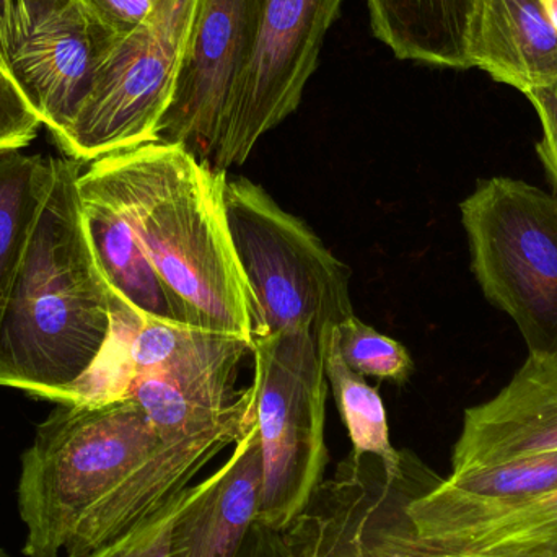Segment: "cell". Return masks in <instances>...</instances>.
I'll list each match as a JSON object with an SVG mask.
<instances>
[{
	"instance_id": "cell-1",
	"label": "cell",
	"mask_w": 557,
	"mask_h": 557,
	"mask_svg": "<svg viewBox=\"0 0 557 557\" xmlns=\"http://www.w3.org/2000/svg\"><path fill=\"white\" fill-rule=\"evenodd\" d=\"M227 182V172L159 140L95 160L78 189L126 219L185 324L253 346L263 324L232 238Z\"/></svg>"
},
{
	"instance_id": "cell-2",
	"label": "cell",
	"mask_w": 557,
	"mask_h": 557,
	"mask_svg": "<svg viewBox=\"0 0 557 557\" xmlns=\"http://www.w3.org/2000/svg\"><path fill=\"white\" fill-rule=\"evenodd\" d=\"M81 163L48 157L45 195L0 301V386L62 405L111 331V292L82 218Z\"/></svg>"
},
{
	"instance_id": "cell-3",
	"label": "cell",
	"mask_w": 557,
	"mask_h": 557,
	"mask_svg": "<svg viewBox=\"0 0 557 557\" xmlns=\"http://www.w3.org/2000/svg\"><path fill=\"white\" fill-rule=\"evenodd\" d=\"M136 399L59 405L23 451V555L59 557L85 520L163 444Z\"/></svg>"
},
{
	"instance_id": "cell-4",
	"label": "cell",
	"mask_w": 557,
	"mask_h": 557,
	"mask_svg": "<svg viewBox=\"0 0 557 557\" xmlns=\"http://www.w3.org/2000/svg\"><path fill=\"white\" fill-rule=\"evenodd\" d=\"M460 212L484 297L516 321L529 352L557 356V196L494 176Z\"/></svg>"
},
{
	"instance_id": "cell-5",
	"label": "cell",
	"mask_w": 557,
	"mask_h": 557,
	"mask_svg": "<svg viewBox=\"0 0 557 557\" xmlns=\"http://www.w3.org/2000/svg\"><path fill=\"white\" fill-rule=\"evenodd\" d=\"M228 224L260 310L263 336L307 331L354 317L350 271L307 222L282 209L257 183L228 180Z\"/></svg>"
},
{
	"instance_id": "cell-6",
	"label": "cell",
	"mask_w": 557,
	"mask_h": 557,
	"mask_svg": "<svg viewBox=\"0 0 557 557\" xmlns=\"http://www.w3.org/2000/svg\"><path fill=\"white\" fill-rule=\"evenodd\" d=\"M251 354L261 445L257 522L284 532L323 481L327 380L318 337L307 331L257 337Z\"/></svg>"
},
{
	"instance_id": "cell-7",
	"label": "cell",
	"mask_w": 557,
	"mask_h": 557,
	"mask_svg": "<svg viewBox=\"0 0 557 557\" xmlns=\"http://www.w3.org/2000/svg\"><path fill=\"white\" fill-rule=\"evenodd\" d=\"M196 7L198 0H163L116 39L74 120L54 137L67 159L82 165L159 143Z\"/></svg>"
},
{
	"instance_id": "cell-8",
	"label": "cell",
	"mask_w": 557,
	"mask_h": 557,
	"mask_svg": "<svg viewBox=\"0 0 557 557\" xmlns=\"http://www.w3.org/2000/svg\"><path fill=\"white\" fill-rule=\"evenodd\" d=\"M343 0H250V42L212 169L244 165L300 104Z\"/></svg>"
},
{
	"instance_id": "cell-9",
	"label": "cell",
	"mask_w": 557,
	"mask_h": 557,
	"mask_svg": "<svg viewBox=\"0 0 557 557\" xmlns=\"http://www.w3.org/2000/svg\"><path fill=\"white\" fill-rule=\"evenodd\" d=\"M117 38L81 0H9L0 16V71L58 137Z\"/></svg>"
},
{
	"instance_id": "cell-10",
	"label": "cell",
	"mask_w": 557,
	"mask_h": 557,
	"mask_svg": "<svg viewBox=\"0 0 557 557\" xmlns=\"http://www.w3.org/2000/svg\"><path fill=\"white\" fill-rule=\"evenodd\" d=\"M250 42V0H198L160 143L212 166Z\"/></svg>"
},
{
	"instance_id": "cell-11",
	"label": "cell",
	"mask_w": 557,
	"mask_h": 557,
	"mask_svg": "<svg viewBox=\"0 0 557 557\" xmlns=\"http://www.w3.org/2000/svg\"><path fill=\"white\" fill-rule=\"evenodd\" d=\"M557 451V356L530 352L506 388L465 411L451 473Z\"/></svg>"
},
{
	"instance_id": "cell-12",
	"label": "cell",
	"mask_w": 557,
	"mask_h": 557,
	"mask_svg": "<svg viewBox=\"0 0 557 557\" xmlns=\"http://www.w3.org/2000/svg\"><path fill=\"white\" fill-rule=\"evenodd\" d=\"M557 490V451L451 473L412 500L416 539L434 540L487 520Z\"/></svg>"
},
{
	"instance_id": "cell-13",
	"label": "cell",
	"mask_w": 557,
	"mask_h": 557,
	"mask_svg": "<svg viewBox=\"0 0 557 557\" xmlns=\"http://www.w3.org/2000/svg\"><path fill=\"white\" fill-rule=\"evenodd\" d=\"M357 555L557 557V490L497 519L434 540L416 539L408 510H398L366 533Z\"/></svg>"
},
{
	"instance_id": "cell-14",
	"label": "cell",
	"mask_w": 557,
	"mask_h": 557,
	"mask_svg": "<svg viewBox=\"0 0 557 557\" xmlns=\"http://www.w3.org/2000/svg\"><path fill=\"white\" fill-rule=\"evenodd\" d=\"M261 445L257 416L205 493L180 517L169 557H237L257 522Z\"/></svg>"
},
{
	"instance_id": "cell-15",
	"label": "cell",
	"mask_w": 557,
	"mask_h": 557,
	"mask_svg": "<svg viewBox=\"0 0 557 557\" xmlns=\"http://www.w3.org/2000/svg\"><path fill=\"white\" fill-rule=\"evenodd\" d=\"M473 67L527 94L557 81V32L543 0H481Z\"/></svg>"
},
{
	"instance_id": "cell-16",
	"label": "cell",
	"mask_w": 557,
	"mask_h": 557,
	"mask_svg": "<svg viewBox=\"0 0 557 557\" xmlns=\"http://www.w3.org/2000/svg\"><path fill=\"white\" fill-rule=\"evenodd\" d=\"M372 29L405 61L470 69L481 0H367Z\"/></svg>"
},
{
	"instance_id": "cell-17",
	"label": "cell",
	"mask_w": 557,
	"mask_h": 557,
	"mask_svg": "<svg viewBox=\"0 0 557 557\" xmlns=\"http://www.w3.org/2000/svg\"><path fill=\"white\" fill-rule=\"evenodd\" d=\"M251 346L238 337L169 323L139 313L129 341L137 375H162L178 382L235 380L238 363Z\"/></svg>"
},
{
	"instance_id": "cell-18",
	"label": "cell",
	"mask_w": 557,
	"mask_h": 557,
	"mask_svg": "<svg viewBox=\"0 0 557 557\" xmlns=\"http://www.w3.org/2000/svg\"><path fill=\"white\" fill-rule=\"evenodd\" d=\"M78 193L85 231L111 290L139 313L185 324L126 219L100 196Z\"/></svg>"
},
{
	"instance_id": "cell-19",
	"label": "cell",
	"mask_w": 557,
	"mask_h": 557,
	"mask_svg": "<svg viewBox=\"0 0 557 557\" xmlns=\"http://www.w3.org/2000/svg\"><path fill=\"white\" fill-rule=\"evenodd\" d=\"M318 346L327 386H331L334 401L352 441V451L376 455L388 463H398L401 451L396 450L389 441L388 419L382 396L362 375L346 366L334 324L321 331Z\"/></svg>"
},
{
	"instance_id": "cell-20",
	"label": "cell",
	"mask_w": 557,
	"mask_h": 557,
	"mask_svg": "<svg viewBox=\"0 0 557 557\" xmlns=\"http://www.w3.org/2000/svg\"><path fill=\"white\" fill-rule=\"evenodd\" d=\"M48 178V157L0 156V301L22 260Z\"/></svg>"
},
{
	"instance_id": "cell-21",
	"label": "cell",
	"mask_w": 557,
	"mask_h": 557,
	"mask_svg": "<svg viewBox=\"0 0 557 557\" xmlns=\"http://www.w3.org/2000/svg\"><path fill=\"white\" fill-rule=\"evenodd\" d=\"M336 331L344 362L363 379L405 383L414 372V362L401 343L379 333L356 314L337 324Z\"/></svg>"
},
{
	"instance_id": "cell-22",
	"label": "cell",
	"mask_w": 557,
	"mask_h": 557,
	"mask_svg": "<svg viewBox=\"0 0 557 557\" xmlns=\"http://www.w3.org/2000/svg\"><path fill=\"white\" fill-rule=\"evenodd\" d=\"M208 480L186 487L152 516L127 530L113 542L84 557H169L173 529L186 509L205 493Z\"/></svg>"
},
{
	"instance_id": "cell-23",
	"label": "cell",
	"mask_w": 557,
	"mask_h": 557,
	"mask_svg": "<svg viewBox=\"0 0 557 557\" xmlns=\"http://www.w3.org/2000/svg\"><path fill=\"white\" fill-rule=\"evenodd\" d=\"M42 126L15 85L0 71V156L28 146Z\"/></svg>"
},
{
	"instance_id": "cell-24",
	"label": "cell",
	"mask_w": 557,
	"mask_h": 557,
	"mask_svg": "<svg viewBox=\"0 0 557 557\" xmlns=\"http://www.w3.org/2000/svg\"><path fill=\"white\" fill-rule=\"evenodd\" d=\"M525 95L542 123V139L536 146V153L545 166L552 193L557 196V81L532 88Z\"/></svg>"
},
{
	"instance_id": "cell-25",
	"label": "cell",
	"mask_w": 557,
	"mask_h": 557,
	"mask_svg": "<svg viewBox=\"0 0 557 557\" xmlns=\"http://www.w3.org/2000/svg\"><path fill=\"white\" fill-rule=\"evenodd\" d=\"M113 35L126 36L149 20L163 0H81Z\"/></svg>"
},
{
	"instance_id": "cell-26",
	"label": "cell",
	"mask_w": 557,
	"mask_h": 557,
	"mask_svg": "<svg viewBox=\"0 0 557 557\" xmlns=\"http://www.w3.org/2000/svg\"><path fill=\"white\" fill-rule=\"evenodd\" d=\"M237 557H294L284 533L255 522Z\"/></svg>"
},
{
	"instance_id": "cell-27",
	"label": "cell",
	"mask_w": 557,
	"mask_h": 557,
	"mask_svg": "<svg viewBox=\"0 0 557 557\" xmlns=\"http://www.w3.org/2000/svg\"><path fill=\"white\" fill-rule=\"evenodd\" d=\"M543 3H545L546 15L557 32V0H543Z\"/></svg>"
},
{
	"instance_id": "cell-28",
	"label": "cell",
	"mask_w": 557,
	"mask_h": 557,
	"mask_svg": "<svg viewBox=\"0 0 557 557\" xmlns=\"http://www.w3.org/2000/svg\"><path fill=\"white\" fill-rule=\"evenodd\" d=\"M411 557H480V556H437V555H418Z\"/></svg>"
},
{
	"instance_id": "cell-29",
	"label": "cell",
	"mask_w": 557,
	"mask_h": 557,
	"mask_svg": "<svg viewBox=\"0 0 557 557\" xmlns=\"http://www.w3.org/2000/svg\"><path fill=\"white\" fill-rule=\"evenodd\" d=\"M9 0H0V16H2L3 10H5V5Z\"/></svg>"
},
{
	"instance_id": "cell-30",
	"label": "cell",
	"mask_w": 557,
	"mask_h": 557,
	"mask_svg": "<svg viewBox=\"0 0 557 557\" xmlns=\"http://www.w3.org/2000/svg\"><path fill=\"white\" fill-rule=\"evenodd\" d=\"M0 557H10L9 555H7L5 552H3L2 548H0Z\"/></svg>"
}]
</instances>
